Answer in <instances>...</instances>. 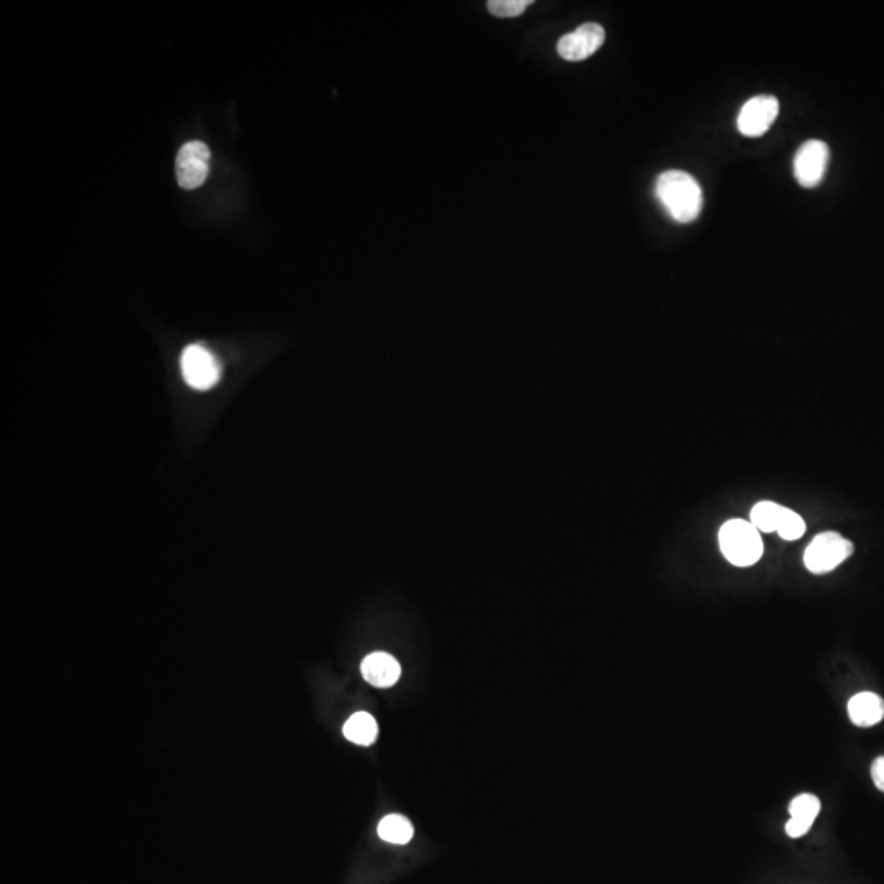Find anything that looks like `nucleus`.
I'll return each instance as SVG.
<instances>
[{
    "label": "nucleus",
    "mask_w": 884,
    "mask_h": 884,
    "mask_svg": "<svg viewBox=\"0 0 884 884\" xmlns=\"http://www.w3.org/2000/svg\"><path fill=\"white\" fill-rule=\"evenodd\" d=\"M655 195L668 215L678 223L695 221L703 210L701 185L685 171L662 172L655 182Z\"/></svg>",
    "instance_id": "f257e3e1"
},
{
    "label": "nucleus",
    "mask_w": 884,
    "mask_h": 884,
    "mask_svg": "<svg viewBox=\"0 0 884 884\" xmlns=\"http://www.w3.org/2000/svg\"><path fill=\"white\" fill-rule=\"evenodd\" d=\"M719 546L729 562L736 567H750L762 559L763 541L760 531L745 519H729L719 529Z\"/></svg>",
    "instance_id": "f03ea898"
},
{
    "label": "nucleus",
    "mask_w": 884,
    "mask_h": 884,
    "mask_svg": "<svg viewBox=\"0 0 884 884\" xmlns=\"http://www.w3.org/2000/svg\"><path fill=\"white\" fill-rule=\"evenodd\" d=\"M853 554L852 542L839 533L817 534L804 552V565L814 575H824L837 569Z\"/></svg>",
    "instance_id": "7ed1b4c3"
},
{
    "label": "nucleus",
    "mask_w": 884,
    "mask_h": 884,
    "mask_svg": "<svg viewBox=\"0 0 884 884\" xmlns=\"http://www.w3.org/2000/svg\"><path fill=\"white\" fill-rule=\"evenodd\" d=\"M184 380L195 390H210L220 380V364L217 357L200 344L187 346L181 356Z\"/></svg>",
    "instance_id": "20e7f679"
},
{
    "label": "nucleus",
    "mask_w": 884,
    "mask_h": 884,
    "mask_svg": "<svg viewBox=\"0 0 884 884\" xmlns=\"http://www.w3.org/2000/svg\"><path fill=\"white\" fill-rule=\"evenodd\" d=\"M829 146L821 140H809L794 156V177L804 189H814L826 177Z\"/></svg>",
    "instance_id": "39448f33"
},
{
    "label": "nucleus",
    "mask_w": 884,
    "mask_h": 884,
    "mask_svg": "<svg viewBox=\"0 0 884 884\" xmlns=\"http://www.w3.org/2000/svg\"><path fill=\"white\" fill-rule=\"evenodd\" d=\"M780 113V102L773 95H757L745 102L737 117V128L747 138L765 135Z\"/></svg>",
    "instance_id": "423d86ee"
},
{
    "label": "nucleus",
    "mask_w": 884,
    "mask_h": 884,
    "mask_svg": "<svg viewBox=\"0 0 884 884\" xmlns=\"http://www.w3.org/2000/svg\"><path fill=\"white\" fill-rule=\"evenodd\" d=\"M210 149L202 141H189L177 154V182L182 189L194 190L207 181Z\"/></svg>",
    "instance_id": "0eeeda50"
},
{
    "label": "nucleus",
    "mask_w": 884,
    "mask_h": 884,
    "mask_svg": "<svg viewBox=\"0 0 884 884\" xmlns=\"http://www.w3.org/2000/svg\"><path fill=\"white\" fill-rule=\"evenodd\" d=\"M605 38V28L600 23H583L582 27L560 38L557 51L565 61H583L600 50Z\"/></svg>",
    "instance_id": "6e6552de"
},
{
    "label": "nucleus",
    "mask_w": 884,
    "mask_h": 884,
    "mask_svg": "<svg viewBox=\"0 0 884 884\" xmlns=\"http://www.w3.org/2000/svg\"><path fill=\"white\" fill-rule=\"evenodd\" d=\"M361 672L364 680L375 688H390L400 680L402 667L392 655L374 652L362 660Z\"/></svg>",
    "instance_id": "1a4fd4ad"
},
{
    "label": "nucleus",
    "mask_w": 884,
    "mask_h": 884,
    "mask_svg": "<svg viewBox=\"0 0 884 884\" xmlns=\"http://www.w3.org/2000/svg\"><path fill=\"white\" fill-rule=\"evenodd\" d=\"M821 812V801L814 794H799L790 804V821L786 824V834L791 839H799L808 834L812 824Z\"/></svg>",
    "instance_id": "9d476101"
},
{
    "label": "nucleus",
    "mask_w": 884,
    "mask_h": 884,
    "mask_svg": "<svg viewBox=\"0 0 884 884\" xmlns=\"http://www.w3.org/2000/svg\"><path fill=\"white\" fill-rule=\"evenodd\" d=\"M848 716L857 727H873L884 718V700L871 691H862L848 701Z\"/></svg>",
    "instance_id": "9b49d317"
},
{
    "label": "nucleus",
    "mask_w": 884,
    "mask_h": 884,
    "mask_svg": "<svg viewBox=\"0 0 884 884\" xmlns=\"http://www.w3.org/2000/svg\"><path fill=\"white\" fill-rule=\"evenodd\" d=\"M344 737L357 745L374 744L379 736V726L369 713H356L344 724Z\"/></svg>",
    "instance_id": "f8f14e48"
},
{
    "label": "nucleus",
    "mask_w": 884,
    "mask_h": 884,
    "mask_svg": "<svg viewBox=\"0 0 884 884\" xmlns=\"http://www.w3.org/2000/svg\"><path fill=\"white\" fill-rule=\"evenodd\" d=\"M785 510V506L773 501H760L750 511V523L754 524L760 533H776Z\"/></svg>",
    "instance_id": "ddd939ff"
},
{
    "label": "nucleus",
    "mask_w": 884,
    "mask_h": 884,
    "mask_svg": "<svg viewBox=\"0 0 884 884\" xmlns=\"http://www.w3.org/2000/svg\"><path fill=\"white\" fill-rule=\"evenodd\" d=\"M380 839L390 844L405 845L413 839V826L406 817L398 816V814H390L380 821L379 829Z\"/></svg>",
    "instance_id": "4468645a"
},
{
    "label": "nucleus",
    "mask_w": 884,
    "mask_h": 884,
    "mask_svg": "<svg viewBox=\"0 0 884 884\" xmlns=\"http://www.w3.org/2000/svg\"><path fill=\"white\" fill-rule=\"evenodd\" d=\"M776 533L780 534L781 539H785V541H796V539L803 537L804 533H806V523H804V519L798 513H794L790 508H786L785 515L781 518V523Z\"/></svg>",
    "instance_id": "2eb2a0df"
},
{
    "label": "nucleus",
    "mask_w": 884,
    "mask_h": 884,
    "mask_svg": "<svg viewBox=\"0 0 884 884\" xmlns=\"http://www.w3.org/2000/svg\"><path fill=\"white\" fill-rule=\"evenodd\" d=\"M531 5V0H490L488 12L498 19H513L524 14V10Z\"/></svg>",
    "instance_id": "dca6fc26"
},
{
    "label": "nucleus",
    "mask_w": 884,
    "mask_h": 884,
    "mask_svg": "<svg viewBox=\"0 0 884 884\" xmlns=\"http://www.w3.org/2000/svg\"><path fill=\"white\" fill-rule=\"evenodd\" d=\"M871 778H873L876 788L884 793V757L876 758L871 765Z\"/></svg>",
    "instance_id": "f3484780"
}]
</instances>
